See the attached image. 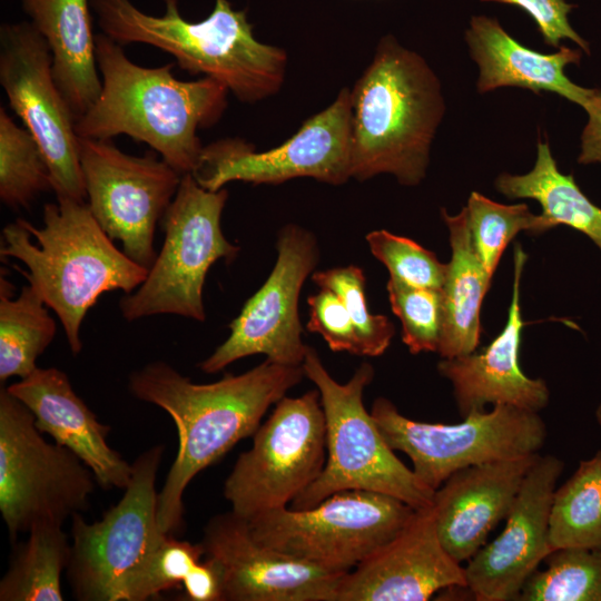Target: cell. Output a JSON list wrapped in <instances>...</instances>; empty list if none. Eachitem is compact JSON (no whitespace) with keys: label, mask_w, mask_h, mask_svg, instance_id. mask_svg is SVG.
Returning <instances> with one entry per match:
<instances>
[{"label":"cell","mask_w":601,"mask_h":601,"mask_svg":"<svg viewBox=\"0 0 601 601\" xmlns=\"http://www.w3.org/2000/svg\"><path fill=\"white\" fill-rule=\"evenodd\" d=\"M102 33L119 45L145 43L171 55L189 73L219 81L239 101L258 102L279 91L287 55L253 35L246 11L215 0L211 13L193 22L178 0H164L162 16L142 12L130 0H89Z\"/></svg>","instance_id":"cell-5"},{"label":"cell","mask_w":601,"mask_h":601,"mask_svg":"<svg viewBox=\"0 0 601 601\" xmlns=\"http://www.w3.org/2000/svg\"><path fill=\"white\" fill-rule=\"evenodd\" d=\"M528 259L520 244L514 247V279L508 321L501 333L480 353L442 358L439 373L450 381L462 417L484 411L487 404H506L540 412L550 400L544 380L526 376L519 364L525 323L520 307V280Z\"/></svg>","instance_id":"cell-20"},{"label":"cell","mask_w":601,"mask_h":601,"mask_svg":"<svg viewBox=\"0 0 601 601\" xmlns=\"http://www.w3.org/2000/svg\"><path fill=\"white\" fill-rule=\"evenodd\" d=\"M516 601H601V545L552 551Z\"/></svg>","instance_id":"cell-30"},{"label":"cell","mask_w":601,"mask_h":601,"mask_svg":"<svg viewBox=\"0 0 601 601\" xmlns=\"http://www.w3.org/2000/svg\"><path fill=\"white\" fill-rule=\"evenodd\" d=\"M511 4L524 10L536 23L545 45L559 48L563 39L577 43L579 48L590 53L589 42L584 40L570 24L569 13L575 8L565 0H481Z\"/></svg>","instance_id":"cell-38"},{"label":"cell","mask_w":601,"mask_h":601,"mask_svg":"<svg viewBox=\"0 0 601 601\" xmlns=\"http://www.w3.org/2000/svg\"><path fill=\"white\" fill-rule=\"evenodd\" d=\"M52 190L46 158L32 135L0 108V199L12 209L28 207Z\"/></svg>","instance_id":"cell-31"},{"label":"cell","mask_w":601,"mask_h":601,"mask_svg":"<svg viewBox=\"0 0 601 601\" xmlns=\"http://www.w3.org/2000/svg\"><path fill=\"white\" fill-rule=\"evenodd\" d=\"M27 533L0 580V601H62L61 575L71 541L62 525L52 522L37 523Z\"/></svg>","instance_id":"cell-27"},{"label":"cell","mask_w":601,"mask_h":601,"mask_svg":"<svg viewBox=\"0 0 601 601\" xmlns=\"http://www.w3.org/2000/svg\"><path fill=\"white\" fill-rule=\"evenodd\" d=\"M473 248L492 277L504 249L520 233L542 234L552 227L526 204L503 205L472 191L463 207Z\"/></svg>","instance_id":"cell-32"},{"label":"cell","mask_w":601,"mask_h":601,"mask_svg":"<svg viewBox=\"0 0 601 601\" xmlns=\"http://www.w3.org/2000/svg\"><path fill=\"white\" fill-rule=\"evenodd\" d=\"M386 289L392 311L402 323V339L408 351L437 352L444 321L442 289L411 286L391 276Z\"/></svg>","instance_id":"cell-35"},{"label":"cell","mask_w":601,"mask_h":601,"mask_svg":"<svg viewBox=\"0 0 601 601\" xmlns=\"http://www.w3.org/2000/svg\"><path fill=\"white\" fill-rule=\"evenodd\" d=\"M43 206V226L17 219L2 229L0 255L26 265L19 272L58 316L77 355L88 311L108 292L132 293L148 268L129 258L100 227L87 201L56 196Z\"/></svg>","instance_id":"cell-3"},{"label":"cell","mask_w":601,"mask_h":601,"mask_svg":"<svg viewBox=\"0 0 601 601\" xmlns=\"http://www.w3.org/2000/svg\"><path fill=\"white\" fill-rule=\"evenodd\" d=\"M87 203L100 227L139 265L156 259V226L171 204L183 175L152 152L134 156L111 139L78 137Z\"/></svg>","instance_id":"cell-14"},{"label":"cell","mask_w":601,"mask_h":601,"mask_svg":"<svg viewBox=\"0 0 601 601\" xmlns=\"http://www.w3.org/2000/svg\"><path fill=\"white\" fill-rule=\"evenodd\" d=\"M7 390L30 410L39 431L73 452L91 470L96 482L122 490L128 485L132 463L108 444L110 426L98 421L65 372L37 367Z\"/></svg>","instance_id":"cell-22"},{"label":"cell","mask_w":601,"mask_h":601,"mask_svg":"<svg viewBox=\"0 0 601 601\" xmlns=\"http://www.w3.org/2000/svg\"><path fill=\"white\" fill-rule=\"evenodd\" d=\"M564 463L540 455L525 475L503 531L485 543L465 569L466 589L476 601L516 600L525 582L552 552L549 518Z\"/></svg>","instance_id":"cell-17"},{"label":"cell","mask_w":601,"mask_h":601,"mask_svg":"<svg viewBox=\"0 0 601 601\" xmlns=\"http://www.w3.org/2000/svg\"><path fill=\"white\" fill-rule=\"evenodd\" d=\"M538 454L486 462L453 473L435 492L432 509L440 540L462 563L506 519Z\"/></svg>","instance_id":"cell-21"},{"label":"cell","mask_w":601,"mask_h":601,"mask_svg":"<svg viewBox=\"0 0 601 601\" xmlns=\"http://www.w3.org/2000/svg\"><path fill=\"white\" fill-rule=\"evenodd\" d=\"M326 462L325 416L318 390L280 398L253 434L224 484L231 511L250 521L287 508L322 473Z\"/></svg>","instance_id":"cell-11"},{"label":"cell","mask_w":601,"mask_h":601,"mask_svg":"<svg viewBox=\"0 0 601 601\" xmlns=\"http://www.w3.org/2000/svg\"><path fill=\"white\" fill-rule=\"evenodd\" d=\"M89 4V0H21L50 49L56 83L75 121L92 107L101 91Z\"/></svg>","instance_id":"cell-24"},{"label":"cell","mask_w":601,"mask_h":601,"mask_svg":"<svg viewBox=\"0 0 601 601\" xmlns=\"http://www.w3.org/2000/svg\"><path fill=\"white\" fill-rule=\"evenodd\" d=\"M595 420H597L599 426L601 427V403L598 405V407L595 410Z\"/></svg>","instance_id":"cell-41"},{"label":"cell","mask_w":601,"mask_h":601,"mask_svg":"<svg viewBox=\"0 0 601 601\" xmlns=\"http://www.w3.org/2000/svg\"><path fill=\"white\" fill-rule=\"evenodd\" d=\"M471 58L476 62V89L485 93L501 87H519L534 93L554 92L583 106L591 88L569 79L564 69L578 65L582 50L561 45L553 53H541L521 45L500 22L486 16H474L465 32Z\"/></svg>","instance_id":"cell-23"},{"label":"cell","mask_w":601,"mask_h":601,"mask_svg":"<svg viewBox=\"0 0 601 601\" xmlns=\"http://www.w3.org/2000/svg\"><path fill=\"white\" fill-rule=\"evenodd\" d=\"M0 83L46 158L56 196L87 201L76 121L56 83L50 49L30 21L1 24Z\"/></svg>","instance_id":"cell-15"},{"label":"cell","mask_w":601,"mask_h":601,"mask_svg":"<svg viewBox=\"0 0 601 601\" xmlns=\"http://www.w3.org/2000/svg\"><path fill=\"white\" fill-rule=\"evenodd\" d=\"M551 551L601 545V451L582 460L555 489L549 518Z\"/></svg>","instance_id":"cell-29"},{"label":"cell","mask_w":601,"mask_h":601,"mask_svg":"<svg viewBox=\"0 0 601 601\" xmlns=\"http://www.w3.org/2000/svg\"><path fill=\"white\" fill-rule=\"evenodd\" d=\"M203 559L200 542L190 543L164 533L128 579L121 601H146L181 587L189 571Z\"/></svg>","instance_id":"cell-33"},{"label":"cell","mask_w":601,"mask_h":601,"mask_svg":"<svg viewBox=\"0 0 601 601\" xmlns=\"http://www.w3.org/2000/svg\"><path fill=\"white\" fill-rule=\"evenodd\" d=\"M312 279L319 288L336 293L344 303L357 332L361 356L384 354L394 337L395 327L386 316L370 312L363 269L355 265L334 267L315 272Z\"/></svg>","instance_id":"cell-34"},{"label":"cell","mask_w":601,"mask_h":601,"mask_svg":"<svg viewBox=\"0 0 601 601\" xmlns=\"http://www.w3.org/2000/svg\"><path fill=\"white\" fill-rule=\"evenodd\" d=\"M494 185L510 199L536 200L552 228L569 226L588 236L601 250V208L584 195L572 175L559 170L548 141L539 140L536 160L529 173H503Z\"/></svg>","instance_id":"cell-26"},{"label":"cell","mask_w":601,"mask_h":601,"mask_svg":"<svg viewBox=\"0 0 601 601\" xmlns=\"http://www.w3.org/2000/svg\"><path fill=\"white\" fill-rule=\"evenodd\" d=\"M277 253L266 282L229 324L227 339L198 365L204 373H217L256 354L275 363L302 366L308 346L302 339L298 300L318 263L317 239L309 230L289 224L279 230Z\"/></svg>","instance_id":"cell-16"},{"label":"cell","mask_w":601,"mask_h":601,"mask_svg":"<svg viewBox=\"0 0 601 601\" xmlns=\"http://www.w3.org/2000/svg\"><path fill=\"white\" fill-rule=\"evenodd\" d=\"M101 91L92 107L76 121L78 137L111 139L128 135L156 150L180 175L191 174L204 146L200 128L215 125L227 107L228 90L210 77L183 81L173 63L142 67L122 46L95 35Z\"/></svg>","instance_id":"cell-2"},{"label":"cell","mask_w":601,"mask_h":601,"mask_svg":"<svg viewBox=\"0 0 601 601\" xmlns=\"http://www.w3.org/2000/svg\"><path fill=\"white\" fill-rule=\"evenodd\" d=\"M91 470L69 449L50 443L30 410L0 391V512L13 542L35 524L63 525L88 509Z\"/></svg>","instance_id":"cell-8"},{"label":"cell","mask_w":601,"mask_h":601,"mask_svg":"<svg viewBox=\"0 0 601 601\" xmlns=\"http://www.w3.org/2000/svg\"><path fill=\"white\" fill-rule=\"evenodd\" d=\"M582 108L587 112L588 120L581 135L578 162L601 164V89H591Z\"/></svg>","instance_id":"cell-40"},{"label":"cell","mask_w":601,"mask_h":601,"mask_svg":"<svg viewBox=\"0 0 601 601\" xmlns=\"http://www.w3.org/2000/svg\"><path fill=\"white\" fill-rule=\"evenodd\" d=\"M302 366L321 394L326 462L319 476L290 508L308 509L347 490L391 495L416 510L431 506L435 491L396 456L364 405L363 394L374 377L373 366L362 363L349 381L342 384L332 377L311 346Z\"/></svg>","instance_id":"cell-6"},{"label":"cell","mask_w":601,"mask_h":601,"mask_svg":"<svg viewBox=\"0 0 601 601\" xmlns=\"http://www.w3.org/2000/svg\"><path fill=\"white\" fill-rule=\"evenodd\" d=\"M307 329L319 334L333 352L361 356V344L352 317L339 296L328 288L307 298Z\"/></svg>","instance_id":"cell-37"},{"label":"cell","mask_w":601,"mask_h":601,"mask_svg":"<svg viewBox=\"0 0 601 601\" xmlns=\"http://www.w3.org/2000/svg\"><path fill=\"white\" fill-rule=\"evenodd\" d=\"M416 509L383 493L336 492L308 509L282 508L248 521L262 544L345 574L396 536Z\"/></svg>","instance_id":"cell-9"},{"label":"cell","mask_w":601,"mask_h":601,"mask_svg":"<svg viewBox=\"0 0 601 601\" xmlns=\"http://www.w3.org/2000/svg\"><path fill=\"white\" fill-rule=\"evenodd\" d=\"M200 543L221 570L223 601H335L344 575L259 543L233 511L213 516Z\"/></svg>","instance_id":"cell-18"},{"label":"cell","mask_w":601,"mask_h":601,"mask_svg":"<svg viewBox=\"0 0 601 601\" xmlns=\"http://www.w3.org/2000/svg\"><path fill=\"white\" fill-rule=\"evenodd\" d=\"M441 215L452 254L442 287L444 321L437 353L451 358L475 352L482 333V303L492 277L473 248L464 208L456 215L442 208Z\"/></svg>","instance_id":"cell-25"},{"label":"cell","mask_w":601,"mask_h":601,"mask_svg":"<svg viewBox=\"0 0 601 601\" xmlns=\"http://www.w3.org/2000/svg\"><path fill=\"white\" fill-rule=\"evenodd\" d=\"M351 92L343 88L324 110L303 122L282 145L257 151L239 138L216 140L201 150L191 173L207 190L230 181L277 185L309 177L331 185L352 178Z\"/></svg>","instance_id":"cell-13"},{"label":"cell","mask_w":601,"mask_h":601,"mask_svg":"<svg viewBox=\"0 0 601 601\" xmlns=\"http://www.w3.org/2000/svg\"><path fill=\"white\" fill-rule=\"evenodd\" d=\"M349 92L352 178L390 174L401 185H418L445 114L433 69L388 35Z\"/></svg>","instance_id":"cell-4"},{"label":"cell","mask_w":601,"mask_h":601,"mask_svg":"<svg viewBox=\"0 0 601 601\" xmlns=\"http://www.w3.org/2000/svg\"><path fill=\"white\" fill-rule=\"evenodd\" d=\"M227 198L225 187L207 190L191 174L183 175L161 219L165 238L160 252L141 285L120 298L126 321L161 314L205 321L206 275L215 262H231L239 252L220 226Z\"/></svg>","instance_id":"cell-7"},{"label":"cell","mask_w":601,"mask_h":601,"mask_svg":"<svg viewBox=\"0 0 601 601\" xmlns=\"http://www.w3.org/2000/svg\"><path fill=\"white\" fill-rule=\"evenodd\" d=\"M305 376L303 366L266 358L238 375L198 384L165 362H152L129 375L128 387L139 401L169 414L178 433V450L158 492L157 520L166 534L184 526V493L193 479L252 436L267 410Z\"/></svg>","instance_id":"cell-1"},{"label":"cell","mask_w":601,"mask_h":601,"mask_svg":"<svg viewBox=\"0 0 601 601\" xmlns=\"http://www.w3.org/2000/svg\"><path fill=\"white\" fill-rule=\"evenodd\" d=\"M464 588L465 569L443 546L431 505L415 510L396 536L345 573L335 601H427Z\"/></svg>","instance_id":"cell-19"},{"label":"cell","mask_w":601,"mask_h":601,"mask_svg":"<svg viewBox=\"0 0 601 601\" xmlns=\"http://www.w3.org/2000/svg\"><path fill=\"white\" fill-rule=\"evenodd\" d=\"M373 256L390 272V276L415 287L442 289L447 265L414 240L387 230L366 235Z\"/></svg>","instance_id":"cell-36"},{"label":"cell","mask_w":601,"mask_h":601,"mask_svg":"<svg viewBox=\"0 0 601 601\" xmlns=\"http://www.w3.org/2000/svg\"><path fill=\"white\" fill-rule=\"evenodd\" d=\"M164 446L154 445L132 462L120 501L100 521L71 518L67 577L75 599L121 601L124 588L164 534L158 525L156 480Z\"/></svg>","instance_id":"cell-12"},{"label":"cell","mask_w":601,"mask_h":601,"mask_svg":"<svg viewBox=\"0 0 601 601\" xmlns=\"http://www.w3.org/2000/svg\"><path fill=\"white\" fill-rule=\"evenodd\" d=\"M371 414L390 447L405 453L413 472L433 491L459 470L538 454L546 440L538 412L506 404L473 411L456 424L414 421L384 397L374 401Z\"/></svg>","instance_id":"cell-10"},{"label":"cell","mask_w":601,"mask_h":601,"mask_svg":"<svg viewBox=\"0 0 601 601\" xmlns=\"http://www.w3.org/2000/svg\"><path fill=\"white\" fill-rule=\"evenodd\" d=\"M184 599L190 601H223V574L218 564L204 556L181 583Z\"/></svg>","instance_id":"cell-39"},{"label":"cell","mask_w":601,"mask_h":601,"mask_svg":"<svg viewBox=\"0 0 601 601\" xmlns=\"http://www.w3.org/2000/svg\"><path fill=\"white\" fill-rule=\"evenodd\" d=\"M14 287L0 275V382L30 375L37 358L56 335V322L39 293L24 285L17 297Z\"/></svg>","instance_id":"cell-28"}]
</instances>
